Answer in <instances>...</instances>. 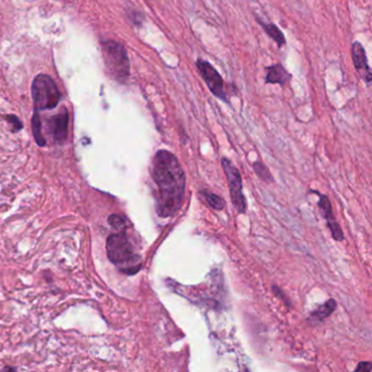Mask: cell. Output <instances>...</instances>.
<instances>
[{
    "mask_svg": "<svg viewBox=\"0 0 372 372\" xmlns=\"http://www.w3.org/2000/svg\"><path fill=\"white\" fill-rule=\"evenodd\" d=\"M151 176L156 186V213L168 218L180 210L186 192V175L173 153L160 150L153 157Z\"/></svg>",
    "mask_w": 372,
    "mask_h": 372,
    "instance_id": "1",
    "label": "cell"
},
{
    "mask_svg": "<svg viewBox=\"0 0 372 372\" xmlns=\"http://www.w3.org/2000/svg\"><path fill=\"white\" fill-rule=\"evenodd\" d=\"M106 250L109 261L127 275H133L141 270V257L133 250L125 230L108 237Z\"/></svg>",
    "mask_w": 372,
    "mask_h": 372,
    "instance_id": "2",
    "label": "cell"
},
{
    "mask_svg": "<svg viewBox=\"0 0 372 372\" xmlns=\"http://www.w3.org/2000/svg\"><path fill=\"white\" fill-rule=\"evenodd\" d=\"M103 58L108 72L118 82L125 83L130 77V60L121 43L108 39L102 43Z\"/></svg>",
    "mask_w": 372,
    "mask_h": 372,
    "instance_id": "3",
    "label": "cell"
},
{
    "mask_svg": "<svg viewBox=\"0 0 372 372\" xmlns=\"http://www.w3.org/2000/svg\"><path fill=\"white\" fill-rule=\"evenodd\" d=\"M32 96L35 111L55 108L60 101L56 83L47 74H38L32 83Z\"/></svg>",
    "mask_w": 372,
    "mask_h": 372,
    "instance_id": "4",
    "label": "cell"
},
{
    "mask_svg": "<svg viewBox=\"0 0 372 372\" xmlns=\"http://www.w3.org/2000/svg\"><path fill=\"white\" fill-rule=\"evenodd\" d=\"M196 67L198 69V72H199L203 81H204L207 88H209L213 95L217 97L220 101L229 104L225 88L224 79L222 78L220 72L213 67V64L207 60H204V59L198 58L196 61Z\"/></svg>",
    "mask_w": 372,
    "mask_h": 372,
    "instance_id": "5",
    "label": "cell"
},
{
    "mask_svg": "<svg viewBox=\"0 0 372 372\" xmlns=\"http://www.w3.org/2000/svg\"><path fill=\"white\" fill-rule=\"evenodd\" d=\"M222 166L225 172L227 183L229 187L230 199L235 209L240 214H244L247 211V202L244 193H242V180L240 172L228 158H222Z\"/></svg>",
    "mask_w": 372,
    "mask_h": 372,
    "instance_id": "6",
    "label": "cell"
},
{
    "mask_svg": "<svg viewBox=\"0 0 372 372\" xmlns=\"http://www.w3.org/2000/svg\"><path fill=\"white\" fill-rule=\"evenodd\" d=\"M351 59H353L355 70L359 74L361 80H364L367 84H370L372 81L371 68L369 66L365 47L358 41H355L351 44Z\"/></svg>",
    "mask_w": 372,
    "mask_h": 372,
    "instance_id": "7",
    "label": "cell"
},
{
    "mask_svg": "<svg viewBox=\"0 0 372 372\" xmlns=\"http://www.w3.org/2000/svg\"><path fill=\"white\" fill-rule=\"evenodd\" d=\"M319 207L322 211H323L324 218L326 220L327 226H329L330 230L332 232V236H333V238L336 241H343L344 238H345L344 232H343V230H342L340 224L336 221V218L334 216V213H333V209H332L330 199L326 196H323V195L320 196Z\"/></svg>",
    "mask_w": 372,
    "mask_h": 372,
    "instance_id": "8",
    "label": "cell"
},
{
    "mask_svg": "<svg viewBox=\"0 0 372 372\" xmlns=\"http://www.w3.org/2000/svg\"><path fill=\"white\" fill-rule=\"evenodd\" d=\"M291 77V74L280 62L265 67L264 79L266 84H279L281 86H284L289 83Z\"/></svg>",
    "mask_w": 372,
    "mask_h": 372,
    "instance_id": "9",
    "label": "cell"
},
{
    "mask_svg": "<svg viewBox=\"0 0 372 372\" xmlns=\"http://www.w3.org/2000/svg\"><path fill=\"white\" fill-rule=\"evenodd\" d=\"M69 131V115L66 108L53 119V133L58 143L66 141Z\"/></svg>",
    "mask_w": 372,
    "mask_h": 372,
    "instance_id": "10",
    "label": "cell"
},
{
    "mask_svg": "<svg viewBox=\"0 0 372 372\" xmlns=\"http://www.w3.org/2000/svg\"><path fill=\"white\" fill-rule=\"evenodd\" d=\"M257 22L260 24L262 29L265 32V34L269 36L273 42L276 43V45L280 48L286 45V38L284 36V34L280 29V28L276 26L274 23H266L261 21L259 18H257Z\"/></svg>",
    "mask_w": 372,
    "mask_h": 372,
    "instance_id": "11",
    "label": "cell"
},
{
    "mask_svg": "<svg viewBox=\"0 0 372 372\" xmlns=\"http://www.w3.org/2000/svg\"><path fill=\"white\" fill-rule=\"evenodd\" d=\"M336 302L334 299H330L327 300L325 304L320 306L318 309H315L314 312H312L310 315V319L312 321H318L321 322L324 319H326L327 316H330L332 314H333L334 310L336 309Z\"/></svg>",
    "mask_w": 372,
    "mask_h": 372,
    "instance_id": "12",
    "label": "cell"
},
{
    "mask_svg": "<svg viewBox=\"0 0 372 372\" xmlns=\"http://www.w3.org/2000/svg\"><path fill=\"white\" fill-rule=\"evenodd\" d=\"M32 131H33V136L34 139L39 146H44L46 144L45 138L43 137L42 133V122H41V118H39L38 112L35 111L34 112V115L32 118Z\"/></svg>",
    "mask_w": 372,
    "mask_h": 372,
    "instance_id": "13",
    "label": "cell"
},
{
    "mask_svg": "<svg viewBox=\"0 0 372 372\" xmlns=\"http://www.w3.org/2000/svg\"><path fill=\"white\" fill-rule=\"evenodd\" d=\"M205 197V200L207 203L215 210H223L225 207V201L222 199L220 196L215 195V193L210 192V191H205L203 193Z\"/></svg>",
    "mask_w": 372,
    "mask_h": 372,
    "instance_id": "14",
    "label": "cell"
},
{
    "mask_svg": "<svg viewBox=\"0 0 372 372\" xmlns=\"http://www.w3.org/2000/svg\"><path fill=\"white\" fill-rule=\"evenodd\" d=\"M254 168L257 172V175L259 176L261 179H263L264 181H269V182L273 180V177L264 164H262L261 162H256L254 164Z\"/></svg>",
    "mask_w": 372,
    "mask_h": 372,
    "instance_id": "15",
    "label": "cell"
},
{
    "mask_svg": "<svg viewBox=\"0 0 372 372\" xmlns=\"http://www.w3.org/2000/svg\"><path fill=\"white\" fill-rule=\"evenodd\" d=\"M108 223L111 224V226L113 228H115V229L117 230H123L126 227V218L121 216V215H118V214H113L108 217Z\"/></svg>",
    "mask_w": 372,
    "mask_h": 372,
    "instance_id": "16",
    "label": "cell"
},
{
    "mask_svg": "<svg viewBox=\"0 0 372 372\" xmlns=\"http://www.w3.org/2000/svg\"><path fill=\"white\" fill-rule=\"evenodd\" d=\"M8 120V122L11 123L12 126V130L14 132H17L19 130H21V129L23 128L21 121H20V119L16 116V115H7L6 117H4Z\"/></svg>",
    "mask_w": 372,
    "mask_h": 372,
    "instance_id": "17",
    "label": "cell"
},
{
    "mask_svg": "<svg viewBox=\"0 0 372 372\" xmlns=\"http://www.w3.org/2000/svg\"><path fill=\"white\" fill-rule=\"evenodd\" d=\"M357 371H365V372H370L372 370V366L371 363L367 361V363H360L357 367Z\"/></svg>",
    "mask_w": 372,
    "mask_h": 372,
    "instance_id": "18",
    "label": "cell"
}]
</instances>
